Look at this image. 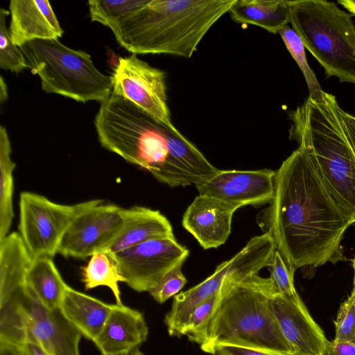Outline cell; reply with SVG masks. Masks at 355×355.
Returning <instances> with one entry per match:
<instances>
[{
  "mask_svg": "<svg viewBox=\"0 0 355 355\" xmlns=\"http://www.w3.org/2000/svg\"><path fill=\"white\" fill-rule=\"evenodd\" d=\"M148 334V327L141 312L123 304H114L94 343L102 355H118L139 348Z\"/></svg>",
  "mask_w": 355,
  "mask_h": 355,
  "instance_id": "obj_17",
  "label": "cell"
},
{
  "mask_svg": "<svg viewBox=\"0 0 355 355\" xmlns=\"http://www.w3.org/2000/svg\"><path fill=\"white\" fill-rule=\"evenodd\" d=\"M336 97L324 92L321 101L308 97L288 112L289 139L306 152L326 188L355 223V152L338 114Z\"/></svg>",
  "mask_w": 355,
  "mask_h": 355,
  "instance_id": "obj_5",
  "label": "cell"
},
{
  "mask_svg": "<svg viewBox=\"0 0 355 355\" xmlns=\"http://www.w3.org/2000/svg\"><path fill=\"white\" fill-rule=\"evenodd\" d=\"M338 111L345 134L355 152V116L344 111L340 106Z\"/></svg>",
  "mask_w": 355,
  "mask_h": 355,
  "instance_id": "obj_33",
  "label": "cell"
},
{
  "mask_svg": "<svg viewBox=\"0 0 355 355\" xmlns=\"http://www.w3.org/2000/svg\"><path fill=\"white\" fill-rule=\"evenodd\" d=\"M325 355H355V345L334 338L329 341Z\"/></svg>",
  "mask_w": 355,
  "mask_h": 355,
  "instance_id": "obj_32",
  "label": "cell"
},
{
  "mask_svg": "<svg viewBox=\"0 0 355 355\" xmlns=\"http://www.w3.org/2000/svg\"><path fill=\"white\" fill-rule=\"evenodd\" d=\"M19 347L25 355H51L41 345L35 342L26 341Z\"/></svg>",
  "mask_w": 355,
  "mask_h": 355,
  "instance_id": "obj_34",
  "label": "cell"
},
{
  "mask_svg": "<svg viewBox=\"0 0 355 355\" xmlns=\"http://www.w3.org/2000/svg\"><path fill=\"white\" fill-rule=\"evenodd\" d=\"M337 2L355 16V0H338Z\"/></svg>",
  "mask_w": 355,
  "mask_h": 355,
  "instance_id": "obj_36",
  "label": "cell"
},
{
  "mask_svg": "<svg viewBox=\"0 0 355 355\" xmlns=\"http://www.w3.org/2000/svg\"><path fill=\"white\" fill-rule=\"evenodd\" d=\"M290 23L327 78L355 84V24L352 15L326 0L288 1Z\"/></svg>",
  "mask_w": 355,
  "mask_h": 355,
  "instance_id": "obj_7",
  "label": "cell"
},
{
  "mask_svg": "<svg viewBox=\"0 0 355 355\" xmlns=\"http://www.w3.org/2000/svg\"><path fill=\"white\" fill-rule=\"evenodd\" d=\"M335 339L355 345V286L340 306L334 320Z\"/></svg>",
  "mask_w": 355,
  "mask_h": 355,
  "instance_id": "obj_28",
  "label": "cell"
},
{
  "mask_svg": "<svg viewBox=\"0 0 355 355\" xmlns=\"http://www.w3.org/2000/svg\"><path fill=\"white\" fill-rule=\"evenodd\" d=\"M263 227L288 265L314 269L345 261L341 241L352 223L299 146L275 171Z\"/></svg>",
  "mask_w": 355,
  "mask_h": 355,
  "instance_id": "obj_1",
  "label": "cell"
},
{
  "mask_svg": "<svg viewBox=\"0 0 355 355\" xmlns=\"http://www.w3.org/2000/svg\"><path fill=\"white\" fill-rule=\"evenodd\" d=\"M126 209L101 199L77 215L66 230L58 253L85 259L103 252L121 230Z\"/></svg>",
  "mask_w": 355,
  "mask_h": 355,
  "instance_id": "obj_12",
  "label": "cell"
},
{
  "mask_svg": "<svg viewBox=\"0 0 355 355\" xmlns=\"http://www.w3.org/2000/svg\"><path fill=\"white\" fill-rule=\"evenodd\" d=\"M278 293L271 277H227L209 320L201 349L214 354L219 345L254 348L275 355H293L274 315L271 297Z\"/></svg>",
  "mask_w": 355,
  "mask_h": 355,
  "instance_id": "obj_4",
  "label": "cell"
},
{
  "mask_svg": "<svg viewBox=\"0 0 355 355\" xmlns=\"http://www.w3.org/2000/svg\"><path fill=\"white\" fill-rule=\"evenodd\" d=\"M28 287L46 307L58 308L69 286L58 272L53 258H33L27 271Z\"/></svg>",
  "mask_w": 355,
  "mask_h": 355,
  "instance_id": "obj_21",
  "label": "cell"
},
{
  "mask_svg": "<svg viewBox=\"0 0 355 355\" xmlns=\"http://www.w3.org/2000/svg\"><path fill=\"white\" fill-rule=\"evenodd\" d=\"M229 13L236 23L256 25L274 34L290 22L288 0H236Z\"/></svg>",
  "mask_w": 355,
  "mask_h": 355,
  "instance_id": "obj_20",
  "label": "cell"
},
{
  "mask_svg": "<svg viewBox=\"0 0 355 355\" xmlns=\"http://www.w3.org/2000/svg\"><path fill=\"white\" fill-rule=\"evenodd\" d=\"M270 300L277 324L293 355H325L329 341L299 295L276 293Z\"/></svg>",
  "mask_w": 355,
  "mask_h": 355,
  "instance_id": "obj_14",
  "label": "cell"
},
{
  "mask_svg": "<svg viewBox=\"0 0 355 355\" xmlns=\"http://www.w3.org/2000/svg\"><path fill=\"white\" fill-rule=\"evenodd\" d=\"M173 236L169 220L159 211L134 206L126 209L121 230L103 252L113 254L152 239Z\"/></svg>",
  "mask_w": 355,
  "mask_h": 355,
  "instance_id": "obj_18",
  "label": "cell"
},
{
  "mask_svg": "<svg viewBox=\"0 0 355 355\" xmlns=\"http://www.w3.org/2000/svg\"><path fill=\"white\" fill-rule=\"evenodd\" d=\"M96 200L62 205L35 193L21 192L19 234L32 258H53L71 222Z\"/></svg>",
  "mask_w": 355,
  "mask_h": 355,
  "instance_id": "obj_9",
  "label": "cell"
},
{
  "mask_svg": "<svg viewBox=\"0 0 355 355\" xmlns=\"http://www.w3.org/2000/svg\"><path fill=\"white\" fill-rule=\"evenodd\" d=\"M149 0H89L91 20L110 29L121 19L146 5Z\"/></svg>",
  "mask_w": 355,
  "mask_h": 355,
  "instance_id": "obj_25",
  "label": "cell"
},
{
  "mask_svg": "<svg viewBox=\"0 0 355 355\" xmlns=\"http://www.w3.org/2000/svg\"><path fill=\"white\" fill-rule=\"evenodd\" d=\"M112 92L130 101L138 107L172 130L167 104L166 73L141 60L137 54L119 57L111 76Z\"/></svg>",
  "mask_w": 355,
  "mask_h": 355,
  "instance_id": "obj_10",
  "label": "cell"
},
{
  "mask_svg": "<svg viewBox=\"0 0 355 355\" xmlns=\"http://www.w3.org/2000/svg\"><path fill=\"white\" fill-rule=\"evenodd\" d=\"M9 9V32L19 47L37 39L58 40L64 33L47 0H12Z\"/></svg>",
  "mask_w": 355,
  "mask_h": 355,
  "instance_id": "obj_16",
  "label": "cell"
},
{
  "mask_svg": "<svg viewBox=\"0 0 355 355\" xmlns=\"http://www.w3.org/2000/svg\"><path fill=\"white\" fill-rule=\"evenodd\" d=\"M214 354L217 355H275L259 349L233 345H217L214 351Z\"/></svg>",
  "mask_w": 355,
  "mask_h": 355,
  "instance_id": "obj_31",
  "label": "cell"
},
{
  "mask_svg": "<svg viewBox=\"0 0 355 355\" xmlns=\"http://www.w3.org/2000/svg\"><path fill=\"white\" fill-rule=\"evenodd\" d=\"M82 281L85 290L101 286L108 287L114 296L116 304H123L119 284L125 282V279L112 254L100 252L91 256L82 269Z\"/></svg>",
  "mask_w": 355,
  "mask_h": 355,
  "instance_id": "obj_23",
  "label": "cell"
},
{
  "mask_svg": "<svg viewBox=\"0 0 355 355\" xmlns=\"http://www.w3.org/2000/svg\"><path fill=\"white\" fill-rule=\"evenodd\" d=\"M8 14L7 10H0V67L18 73L28 66L24 53L13 43L9 29L6 27V17Z\"/></svg>",
  "mask_w": 355,
  "mask_h": 355,
  "instance_id": "obj_26",
  "label": "cell"
},
{
  "mask_svg": "<svg viewBox=\"0 0 355 355\" xmlns=\"http://www.w3.org/2000/svg\"><path fill=\"white\" fill-rule=\"evenodd\" d=\"M278 33L304 76L309 92V97L313 101H321L324 92L320 85L313 70L308 64L305 47L300 37L288 25L283 27Z\"/></svg>",
  "mask_w": 355,
  "mask_h": 355,
  "instance_id": "obj_24",
  "label": "cell"
},
{
  "mask_svg": "<svg viewBox=\"0 0 355 355\" xmlns=\"http://www.w3.org/2000/svg\"><path fill=\"white\" fill-rule=\"evenodd\" d=\"M0 355H25L19 346L0 343Z\"/></svg>",
  "mask_w": 355,
  "mask_h": 355,
  "instance_id": "obj_35",
  "label": "cell"
},
{
  "mask_svg": "<svg viewBox=\"0 0 355 355\" xmlns=\"http://www.w3.org/2000/svg\"><path fill=\"white\" fill-rule=\"evenodd\" d=\"M236 0H149L112 28L118 43L135 54L190 58L211 27Z\"/></svg>",
  "mask_w": 355,
  "mask_h": 355,
  "instance_id": "obj_3",
  "label": "cell"
},
{
  "mask_svg": "<svg viewBox=\"0 0 355 355\" xmlns=\"http://www.w3.org/2000/svg\"><path fill=\"white\" fill-rule=\"evenodd\" d=\"M81 334L60 307L44 305L26 279L0 282V343L41 345L51 355H80Z\"/></svg>",
  "mask_w": 355,
  "mask_h": 355,
  "instance_id": "obj_6",
  "label": "cell"
},
{
  "mask_svg": "<svg viewBox=\"0 0 355 355\" xmlns=\"http://www.w3.org/2000/svg\"><path fill=\"white\" fill-rule=\"evenodd\" d=\"M94 125L103 148L170 187L196 185L219 170L178 130L112 92L101 103Z\"/></svg>",
  "mask_w": 355,
  "mask_h": 355,
  "instance_id": "obj_2",
  "label": "cell"
},
{
  "mask_svg": "<svg viewBox=\"0 0 355 355\" xmlns=\"http://www.w3.org/2000/svg\"><path fill=\"white\" fill-rule=\"evenodd\" d=\"M8 98L6 84L2 76L0 77V102L2 103Z\"/></svg>",
  "mask_w": 355,
  "mask_h": 355,
  "instance_id": "obj_37",
  "label": "cell"
},
{
  "mask_svg": "<svg viewBox=\"0 0 355 355\" xmlns=\"http://www.w3.org/2000/svg\"><path fill=\"white\" fill-rule=\"evenodd\" d=\"M352 266L354 268V286H355V257L352 260Z\"/></svg>",
  "mask_w": 355,
  "mask_h": 355,
  "instance_id": "obj_39",
  "label": "cell"
},
{
  "mask_svg": "<svg viewBox=\"0 0 355 355\" xmlns=\"http://www.w3.org/2000/svg\"><path fill=\"white\" fill-rule=\"evenodd\" d=\"M181 266L168 272L163 279L148 293L157 302L162 304L172 296L177 295L187 283V279L181 270Z\"/></svg>",
  "mask_w": 355,
  "mask_h": 355,
  "instance_id": "obj_30",
  "label": "cell"
},
{
  "mask_svg": "<svg viewBox=\"0 0 355 355\" xmlns=\"http://www.w3.org/2000/svg\"><path fill=\"white\" fill-rule=\"evenodd\" d=\"M114 304H108L68 286L60 308L67 320L93 343L100 335Z\"/></svg>",
  "mask_w": 355,
  "mask_h": 355,
  "instance_id": "obj_19",
  "label": "cell"
},
{
  "mask_svg": "<svg viewBox=\"0 0 355 355\" xmlns=\"http://www.w3.org/2000/svg\"><path fill=\"white\" fill-rule=\"evenodd\" d=\"M237 209L221 200L198 195L187 209L182 225L204 249L216 248L227 241Z\"/></svg>",
  "mask_w": 355,
  "mask_h": 355,
  "instance_id": "obj_15",
  "label": "cell"
},
{
  "mask_svg": "<svg viewBox=\"0 0 355 355\" xmlns=\"http://www.w3.org/2000/svg\"><path fill=\"white\" fill-rule=\"evenodd\" d=\"M118 355H144V354L139 349V348H137L128 352Z\"/></svg>",
  "mask_w": 355,
  "mask_h": 355,
  "instance_id": "obj_38",
  "label": "cell"
},
{
  "mask_svg": "<svg viewBox=\"0 0 355 355\" xmlns=\"http://www.w3.org/2000/svg\"><path fill=\"white\" fill-rule=\"evenodd\" d=\"M270 277L278 293L285 296L297 294L294 286V273L278 250H276L270 265Z\"/></svg>",
  "mask_w": 355,
  "mask_h": 355,
  "instance_id": "obj_29",
  "label": "cell"
},
{
  "mask_svg": "<svg viewBox=\"0 0 355 355\" xmlns=\"http://www.w3.org/2000/svg\"><path fill=\"white\" fill-rule=\"evenodd\" d=\"M19 48L28 68L40 76L46 93L82 103H101L112 92L111 77L102 73L83 51L70 49L55 39L34 40Z\"/></svg>",
  "mask_w": 355,
  "mask_h": 355,
  "instance_id": "obj_8",
  "label": "cell"
},
{
  "mask_svg": "<svg viewBox=\"0 0 355 355\" xmlns=\"http://www.w3.org/2000/svg\"><path fill=\"white\" fill-rule=\"evenodd\" d=\"M11 144L6 128L0 126V241L9 234L14 217L13 171L16 166L11 158Z\"/></svg>",
  "mask_w": 355,
  "mask_h": 355,
  "instance_id": "obj_22",
  "label": "cell"
},
{
  "mask_svg": "<svg viewBox=\"0 0 355 355\" xmlns=\"http://www.w3.org/2000/svg\"><path fill=\"white\" fill-rule=\"evenodd\" d=\"M218 292L199 305L192 313L184 331L191 341L202 346L207 340V331L209 320L215 308Z\"/></svg>",
  "mask_w": 355,
  "mask_h": 355,
  "instance_id": "obj_27",
  "label": "cell"
},
{
  "mask_svg": "<svg viewBox=\"0 0 355 355\" xmlns=\"http://www.w3.org/2000/svg\"><path fill=\"white\" fill-rule=\"evenodd\" d=\"M275 171L218 170L209 180L196 184L199 195L225 201L238 209L270 203L275 193Z\"/></svg>",
  "mask_w": 355,
  "mask_h": 355,
  "instance_id": "obj_13",
  "label": "cell"
},
{
  "mask_svg": "<svg viewBox=\"0 0 355 355\" xmlns=\"http://www.w3.org/2000/svg\"><path fill=\"white\" fill-rule=\"evenodd\" d=\"M189 252L173 236L152 239L112 255L124 283L135 291L148 292L168 272L182 266Z\"/></svg>",
  "mask_w": 355,
  "mask_h": 355,
  "instance_id": "obj_11",
  "label": "cell"
}]
</instances>
